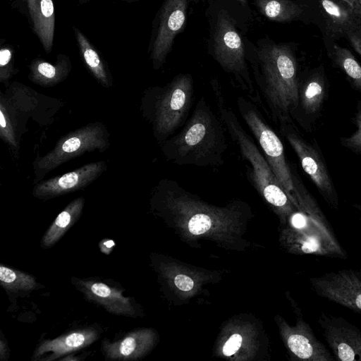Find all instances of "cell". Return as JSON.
<instances>
[{"mask_svg": "<svg viewBox=\"0 0 361 361\" xmlns=\"http://www.w3.org/2000/svg\"><path fill=\"white\" fill-rule=\"evenodd\" d=\"M211 85L219 116L242 159L247 163L246 173L250 184L268 203L284 212L291 213L297 207L280 184L259 146L245 130L236 114L228 105L219 81L212 80Z\"/></svg>", "mask_w": 361, "mask_h": 361, "instance_id": "3957f363", "label": "cell"}, {"mask_svg": "<svg viewBox=\"0 0 361 361\" xmlns=\"http://www.w3.org/2000/svg\"><path fill=\"white\" fill-rule=\"evenodd\" d=\"M104 161L92 162L73 171L47 180H41L34 186L32 195L41 200H48L82 190L106 169Z\"/></svg>", "mask_w": 361, "mask_h": 361, "instance_id": "9a60e30c", "label": "cell"}, {"mask_svg": "<svg viewBox=\"0 0 361 361\" xmlns=\"http://www.w3.org/2000/svg\"><path fill=\"white\" fill-rule=\"evenodd\" d=\"M242 343V337L238 334H233L223 347V353L226 356L233 355Z\"/></svg>", "mask_w": 361, "mask_h": 361, "instance_id": "4dcf8cb0", "label": "cell"}, {"mask_svg": "<svg viewBox=\"0 0 361 361\" xmlns=\"http://www.w3.org/2000/svg\"><path fill=\"white\" fill-rule=\"evenodd\" d=\"M75 37L82 58L94 78L104 87L113 85L109 71L95 47L87 37L76 27H73Z\"/></svg>", "mask_w": 361, "mask_h": 361, "instance_id": "cb8c5ba5", "label": "cell"}, {"mask_svg": "<svg viewBox=\"0 0 361 361\" xmlns=\"http://www.w3.org/2000/svg\"><path fill=\"white\" fill-rule=\"evenodd\" d=\"M353 122L356 126V130L350 136L341 137L340 143L343 147L361 156V101L357 102Z\"/></svg>", "mask_w": 361, "mask_h": 361, "instance_id": "83f0119b", "label": "cell"}, {"mask_svg": "<svg viewBox=\"0 0 361 361\" xmlns=\"http://www.w3.org/2000/svg\"><path fill=\"white\" fill-rule=\"evenodd\" d=\"M294 331H290L286 343L298 358L307 361H334L336 359L317 338L312 328L302 319Z\"/></svg>", "mask_w": 361, "mask_h": 361, "instance_id": "ac0fdd59", "label": "cell"}, {"mask_svg": "<svg viewBox=\"0 0 361 361\" xmlns=\"http://www.w3.org/2000/svg\"><path fill=\"white\" fill-rule=\"evenodd\" d=\"M324 40L336 41L361 29V16L340 0H313V16Z\"/></svg>", "mask_w": 361, "mask_h": 361, "instance_id": "5bb4252c", "label": "cell"}, {"mask_svg": "<svg viewBox=\"0 0 361 361\" xmlns=\"http://www.w3.org/2000/svg\"><path fill=\"white\" fill-rule=\"evenodd\" d=\"M100 331L94 327L76 329L54 339L42 341L35 348L32 360L52 361L93 343Z\"/></svg>", "mask_w": 361, "mask_h": 361, "instance_id": "e0dca14e", "label": "cell"}, {"mask_svg": "<svg viewBox=\"0 0 361 361\" xmlns=\"http://www.w3.org/2000/svg\"><path fill=\"white\" fill-rule=\"evenodd\" d=\"M345 38L349 42L353 49L361 56V29L355 32L348 33Z\"/></svg>", "mask_w": 361, "mask_h": 361, "instance_id": "d6a6232c", "label": "cell"}, {"mask_svg": "<svg viewBox=\"0 0 361 361\" xmlns=\"http://www.w3.org/2000/svg\"><path fill=\"white\" fill-rule=\"evenodd\" d=\"M348 5H349L351 8H353L360 16H361V5L360 4L358 0H340Z\"/></svg>", "mask_w": 361, "mask_h": 361, "instance_id": "8d00e7d4", "label": "cell"}, {"mask_svg": "<svg viewBox=\"0 0 361 361\" xmlns=\"http://www.w3.org/2000/svg\"><path fill=\"white\" fill-rule=\"evenodd\" d=\"M188 1L165 0L161 8L150 48V57L155 70L165 63L176 36L185 25Z\"/></svg>", "mask_w": 361, "mask_h": 361, "instance_id": "7c38bea8", "label": "cell"}, {"mask_svg": "<svg viewBox=\"0 0 361 361\" xmlns=\"http://www.w3.org/2000/svg\"><path fill=\"white\" fill-rule=\"evenodd\" d=\"M123 1H126L128 3H132V2L136 1L137 0H123Z\"/></svg>", "mask_w": 361, "mask_h": 361, "instance_id": "ab89813d", "label": "cell"}, {"mask_svg": "<svg viewBox=\"0 0 361 361\" xmlns=\"http://www.w3.org/2000/svg\"><path fill=\"white\" fill-rule=\"evenodd\" d=\"M353 206L361 212V204H354Z\"/></svg>", "mask_w": 361, "mask_h": 361, "instance_id": "f35d334b", "label": "cell"}, {"mask_svg": "<svg viewBox=\"0 0 361 361\" xmlns=\"http://www.w3.org/2000/svg\"><path fill=\"white\" fill-rule=\"evenodd\" d=\"M0 283L11 293L30 292L37 286L35 276L4 264L0 266Z\"/></svg>", "mask_w": 361, "mask_h": 361, "instance_id": "484cf974", "label": "cell"}, {"mask_svg": "<svg viewBox=\"0 0 361 361\" xmlns=\"http://www.w3.org/2000/svg\"><path fill=\"white\" fill-rule=\"evenodd\" d=\"M226 128L204 97L200 98L182 129L161 142L169 161L184 166L218 168L228 149Z\"/></svg>", "mask_w": 361, "mask_h": 361, "instance_id": "6da1fadb", "label": "cell"}, {"mask_svg": "<svg viewBox=\"0 0 361 361\" xmlns=\"http://www.w3.org/2000/svg\"><path fill=\"white\" fill-rule=\"evenodd\" d=\"M317 324L336 360L361 361V330L341 316L322 312Z\"/></svg>", "mask_w": 361, "mask_h": 361, "instance_id": "4fadbf2b", "label": "cell"}, {"mask_svg": "<svg viewBox=\"0 0 361 361\" xmlns=\"http://www.w3.org/2000/svg\"><path fill=\"white\" fill-rule=\"evenodd\" d=\"M115 246V243L112 240L104 239L99 243V248L102 252L109 255Z\"/></svg>", "mask_w": 361, "mask_h": 361, "instance_id": "e575fe53", "label": "cell"}, {"mask_svg": "<svg viewBox=\"0 0 361 361\" xmlns=\"http://www.w3.org/2000/svg\"><path fill=\"white\" fill-rule=\"evenodd\" d=\"M235 1L244 6H247V0H235Z\"/></svg>", "mask_w": 361, "mask_h": 361, "instance_id": "74e56055", "label": "cell"}, {"mask_svg": "<svg viewBox=\"0 0 361 361\" xmlns=\"http://www.w3.org/2000/svg\"><path fill=\"white\" fill-rule=\"evenodd\" d=\"M328 91V80L323 66L300 77L298 102L293 120L307 132L312 131L321 116Z\"/></svg>", "mask_w": 361, "mask_h": 361, "instance_id": "8fae6325", "label": "cell"}, {"mask_svg": "<svg viewBox=\"0 0 361 361\" xmlns=\"http://www.w3.org/2000/svg\"><path fill=\"white\" fill-rule=\"evenodd\" d=\"M212 43V55L221 68L231 75L247 98L262 106L249 71L243 39L235 21L226 11L217 13Z\"/></svg>", "mask_w": 361, "mask_h": 361, "instance_id": "8992f818", "label": "cell"}, {"mask_svg": "<svg viewBox=\"0 0 361 361\" xmlns=\"http://www.w3.org/2000/svg\"><path fill=\"white\" fill-rule=\"evenodd\" d=\"M109 144L106 128L99 122L88 123L69 132L57 141L50 152L36 158L33 183L37 184L51 171L86 152H103Z\"/></svg>", "mask_w": 361, "mask_h": 361, "instance_id": "ba28073f", "label": "cell"}, {"mask_svg": "<svg viewBox=\"0 0 361 361\" xmlns=\"http://www.w3.org/2000/svg\"><path fill=\"white\" fill-rule=\"evenodd\" d=\"M80 1H88V0H80Z\"/></svg>", "mask_w": 361, "mask_h": 361, "instance_id": "b9f144b4", "label": "cell"}, {"mask_svg": "<svg viewBox=\"0 0 361 361\" xmlns=\"http://www.w3.org/2000/svg\"><path fill=\"white\" fill-rule=\"evenodd\" d=\"M195 98L192 77L180 73L164 86L149 88L142 102L144 116L161 143L183 126Z\"/></svg>", "mask_w": 361, "mask_h": 361, "instance_id": "5b68a950", "label": "cell"}, {"mask_svg": "<svg viewBox=\"0 0 361 361\" xmlns=\"http://www.w3.org/2000/svg\"><path fill=\"white\" fill-rule=\"evenodd\" d=\"M16 73L13 49L8 45L2 47L0 50V81L7 83Z\"/></svg>", "mask_w": 361, "mask_h": 361, "instance_id": "f1b7e54d", "label": "cell"}, {"mask_svg": "<svg viewBox=\"0 0 361 361\" xmlns=\"http://www.w3.org/2000/svg\"><path fill=\"white\" fill-rule=\"evenodd\" d=\"M71 68L69 57L63 54L57 56L55 63L37 58L29 66L28 78L38 85L53 87L66 79Z\"/></svg>", "mask_w": 361, "mask_h": 361, "instance_id": "ffe728a7", "label": "cell"}, {"mask_svg": "<svg viewBox=\"0 0 361 361\" xmlns=\"http://www.w3.org/2000/svg\"><path fill=\"white\" fill-rule=\"evenodd\" d=\"M85 200L78 197L71 201L56 216L41 240V247L49 249L53 247L78 220L84 207Z\"/></svg>", "mask_w": 361, "mask_h": 361, "instance_id": "603a6c76", "label": "cell"}, {"mask_svg": "<svg viewBox=\"0 0 361 361\" xmlns=\"http://www.w3.org/2000/svg\"><path fill=\"white\" fill-rule=\"evenodd\" d=\"M360 4L361 5V0H358Z\"/></svg>", "mask_w": 361, "mask_h": 361, "instance_id": "60d3db41", "label": "cell"}, {"mask_svg": "<svg viewBox=\"0 0 361 361\" xmlns=\"http://www.w3.org/2000/svg\"><path fill=\"white\" fill-rule=\"evenodd\" d=\"M236 104L241 118L256 140L273 173L290 200L298 207L293 196L291 169L281 139L267 122L257 104L243 96L237 97Z\"/></svg>", "mask_w": 361, "mask_h": 361, "instance_id": "52a82bcc", "label": "cell"}, {"mask_svg": "<svg viewBox=\"0 0 361 361\" xmlns=\"http://www.w3.org/2000/svg\"><path fill=\"white\" fill-rule=\"evenodd\" d=\"M211 226V217L203 212L193 214L188 221L189 231L193 235H200L207 232Z\"/></svg>", "mask_w": 361, "mask_h": 361, "instance_id": "f546056e", "label": "cell"}, {"mask_svg": "<svg viewBox=\"0 0 361 361\" xmlns=\"http://www.w3.org/2000/svg\"><path fill=\"white\" fill-rule=\"evenodd\" d=\"M174 283L178 289L183 291H189L194 286L192 279L183 274L177 275L174 279Z\"/></svg>", "mask_w": 361, "mask_h": 361, "instance_id": "1f68e13d", "label": "cell"}, {"mask_svg": "<svg viewBox=\"0 0 361 361\" xmlns=\"http://www.w3.org/2000/svg\"><path fill=\"white\" fill-rule=\"evenodd\" d=\"M249 60L257 92L266 104L264 109L276 124L293 119L300 80L293 51L286 44L270 42L261 44Z\"/></svg>", "mask_w": 361, "mask_h": 361, "instance_id": "7a4b0ae2", "label": "cell"}, {"mask_svg": "<svg viewBox=\"0 0 361 361\" xmlns=\"http://www.w3.org/2000/svg\"><path fill=\"white\" fill-rule=\"evenodd\" d=\"M0 135L4 142L10 147L18 149L14 126L8 114L6 102L2 96L0 102Z\"/></svg>", "mask_w": 361, "mask_h": 361, "instance_id": "4316f807", "label": "cell"}, {"mask_svg": "<svg viewBox=\"0 0 361 361\" xmlns=\"http://www.w3.org/2000/svg\"><path fill=\"white\" fill-rule=\"evenodd\" d=\"M16 7L30 18L35 5V0H13Z\"/></svg>", "mask_w": 361, "mask_h": 361, "instance_id": "836d02e7", "label": "cell"}, {"mask_svg": "<svg viewBox=\"0 0 361 361\" xmlns=\"http://www.w3.org/2000/svg\"><path fill=\"white\" fill-rule=\"evenodd\" d=\"M281 135L296 154L301 166L329 206L339 209V198L326 163L317 140H307L293 119L278 124Z\"/></svg>", "mask_w": 361, "mask_h": 361, "instance_id": "9c48e42d", "label": "cell"}, {"mask_svg": "<svg viewBox=\"0 0 361 361\" xmlns=\"http://www.w3.org/2000/svg\"><path fill=\"white\" fill-rule=\"evenodd\" d=\"M360 324H361V320H360Z\"/></svg>", "mask_w": 361, "mask_h": 361, "instance_id": "7bdbcfd3", "label": "cell"}, {"mask_svg": "<svg viewBox=\"0 0 361 361\" xmlns=\"http://www.w3.org/2000/svg\"><path fill=\"white\" fill-rule=\"evenodd\" d=\"M321 298L361 314V269H342L310 279Z\"/></svg>", "mask_w": 361, "mask_h": 361, "instance_id": "30bf717a", "label": "cell"}, {"mask_svg": "<svg viewBox=\"0 0 361 361\" xmlns=\"http://www.w3.org/2000/svg\"><path fill=\"white\" fill-rule=\"evenodd\" d=\"M29 19L44 51L49 53L52 50L55 30L53 0H35V8Z\"/></svg>", "mask_w": 361, "mask_h": 361, "instance_id": "7402d4cb", "label": "cell"}, {"mask_svg": "<svg viewBox=\"0 0 361 361\" xmlns=\"http://www.w3.org/2000/svg\"><path fill=\"white\" fill-rule=\"evenodd\" d=\"M290 166L293 196L298 204L290 219V225L298 233L296 249L302 255L347 259V252L341 245L317 200L303 184L295 165L290 164Z\"/></svg>", "mask_w": 361, "mask_h": 361, "instance_id": "277c9868", "label": "cell"}, {"mask_svg": "<svg viewBox=\"0 0 361 361\" xmlns=\"http://www.w3.org/2000/svg\"><path fill=\"white\" fill-rule=\"evenodd\" d=\"M150 339V333L145 330L132 331L116 341L104 340L102 350L106 360H133L143 355Z\"/></svg>", "mask_w": 361, "mask_h": 361, "instance_id": "d6986e66", "label": "cell"}, {"mask_svg": "<svg viewBox=\"0 0 361 361\" xmlns=\"http://www.w3.org/2000/svg\"><path fill=\"white\" fill-rule=\"evenodd\" d=\"M260 13L268 19L288 23L293 20H307L310 13L306 5L293 0H255Z\"/></svg>", "mask_w": 361, "mask_h": 361, "instance_id": "44dd1931", "label": "cell"}, {"mask_svg": "<svg viewBox=\"0 0 361 361\" xmlns=\"http://www.w3.org/2000/svg\"><path fill=\"white\" fill-rule=\"evenodd\" d=\"M328 55L345 75L351 86L361 94V65L353 53L333 40H324Z\"/></svg>", "mask_w": 361, "mask_h": 361, "instance_id": "d4e9b609", "label": "cell"}, {"mask_svg": "<svg viewBox=\"0 0 361 361\" xmlns=\"http://www.w3.org/2000/svg\"><path fill=\"white\" fill-rule=\"evenodd\" d=\"M9 357V348L6 341L3 336L0 339V358L1 361L7 360Z\"/></svg>", "mask_w": 361, "mask_h": 361, "instance_id": "d590c367", "label": "cell"}, {"mask_svg": "<svg viewBox=\"0 0 361 361\" xmlns=\"http://www.w3.org/2000/svg\"><path fill=\"white\" fill-rule=\"evenodd\" d=\"M71 282L87 300L100 305L109 313L135 317L133 298L123 295L124 289L94 279L73 277Z\"/></svg>", "mask_w": 361, "mask_h": 361, "instance_id": "2e32d148", "label": "cell"}]
</instances>
